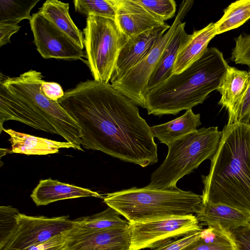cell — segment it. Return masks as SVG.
<instances>
[{
	"label": "cell",
	"instance_id": "cell-1",
	"mask_svg": "<svg viewBox=\"0 0 250 250\" xmlns=\"http://www.w3.org/2000/svg\"><path fill=\"white\" fill-rule=\"evenodd\" d=\"M58 102L81 128L83 148L143 167L157 162L151 127L137 105L111 84L81 82Z\"/></svg>",
	"mask_w": 250,
	"mask_h": 250
},
{
	"label": "cell",
	"instance_id": "cell-2",
	"mask_svg": "<svg viewBox=\"0 0 250 250\" xmlns=\"http://www.w3.org/2000/svg\"><path fill=\"white\" fill-rule=\"evenodd\" d=\"M40 72L30 69L19 76H0V131L5 121H18L36 129L61 136L81 146L82 129L59 104L41 92L43 81Z\"/></svg>",
	"mask_w": 250,
	"mask_h": 250
},
{
	"label": "cell",
	"instance_id": "cell-3",
	"mask_svg": "<svg viewBox=\"0 0 250 250\" xmlns=\"http://www.w3.org/2000/svg\"><path fill=\"white\" fill-rule=\"evenodd\" d=\"M208 175L202 203L226 205L250 214V124L226 125Z\"/></svg>",
	"mask_w": 250,
	"mask_h": 250
},
{
	"label": "cell",
	"instance_id": "cell-4",
	"mask_svg": "<svg viewBox=\"0 0 250 250\" xmlns=\"http://www.w3.org/2000/svg\"><path fill=\"white\" fill-rule=\"evenodd\" d=\"M229 66L222 52L215 47L208 48L183 71L173 74L147 92L145 108L148 114L176 115L202 104L217 89Z\"/></svg>",
	"mask_w": 250,
	"mask_h": 250
},
{
	"label": "cell",
	"instance_id": "cell-5",
	"mask_svg": "<svg viewBox=\"0 0 250 250\" xmlns=\"http://www.w3.org/2000/svg\"><path fill=\"white\" fill-rule=\"evenodd\" d=\"M104 202L129 223H140L182 217L195 213L202 195L177 187L167 189L146 187L107 193Z\"/></svg>",
	"mask_w": 250,
	"mask_h": 250
},
{
	"label": "cell",
	"instance_id": "cell-6",
	"mask_svg": "<svg viewBox=\"0 0 250 250\" xmlns=\"http://www.w3.org/2000/svg\"><path fill=\"white\" fill-rule=\"evenodd\" d=\"M222 135L217 126L203 127L179 138L168 146L167 156L151 174L148 188H176L177 182L216 152Z\"/></svg>",
	"mask_w": 250,
	"mask_h": 250
},
{
	"label": "cell",
	"instance_id": "cell-7",
	"mask_svg": "<svg viewBox=\"0 0 250 250\" xmlns=\"http://www.w3.org/2000/svg\"><path fill=\"white\" fill-rule=\"evenodd\" d=\"M83 33L87 64L94 80L109 83L127 38L115 20L95 15L87 16Z\"/></svg>",
	"mask_w": 250,
	"mask_h": 250
},
{
	"label": "cell",
	"instance_id": "cell-8",
	"mask_svg": "<svg viewBox=\"0 0 250 250\" xmlns=\"http://www.w3.org/2000/svg\"><path fill=\"white\" fill-rule=\"evenodd\" d=\"M193 0L182 1L170 28L153 44L135 65L111 84L136 105L145 108L149 79L157 66L167 44L193 5Z\"/></svg>",
	"mask_w": 250,
	"mask_h": 250
},
{
	"label": "cell",
	"instance_id": "cell-9",
	"mask_svg": "<svg viewBox=\"0 0 250 250\" xmlns=\"http://www.w3.org/2000/svg\"><path fill=\"white\" fill-rule=\"evenodd\" d=\"M69 216L48 217L31 216L19 213L12 233L0 244V250H27L73 228Z\"/></svg>",
	"mask_w": 250,
	"mask_h": 250
},
{
	"label": "cell",
	"instance_id": "cell-10",
	"mask_svg": "<svg viewBox=\"0 0 250 250\" xmlns=\"http://www.w3.org/2000/svg\"><path fill=\"white\" fill-rule=\"evenodd\" d=\"M130 250L155 249L172 238L202 229L195 215L190 214L140 223H129Z\"/></svg>",
	"mask_w": 250,
	"mask_h": 250
},
{
	"label": "cell",
	"instance_id": "cell-11",
	"mask_svg": "<svg viewBox=\"0 0 250 250\" xmlns=\"http://www.w3.org/2000/svg\"><path fill=\"white\" fill-rule=\"evenodd\" d=\"M29 22L37 50L43 58L83 60L86 57L83 49L40 12L32 14Z\"/></svg>",
	"mask_w": 250,
	"mask_h": 250
},
{
	"label": "cell",
	"instance_id": "cell-12",
	"mask_svg": "<svg viewBox=\"0 0 250 250\" xmlns=\"http://www.w3.org/2000/svg\"><path fill=\"white\" fill-rule=\"evenodd\" d=\"M170 27V25L165 23L127 38L119 53L111 82L120 78L138 63Z\"/></svg>",
	"mask_w": 250,
	"mask_h": 250
},
{
	"label": "cell",
	"instance_id": "cell-13",
	"mask_svg": "<svg viewBox=\"0 0 250 250\" xmlns=\"http://www.w3.org/2000/svg\"><path fill=\"white\" fill-rule=\"evenodd\" d=\"M66 248L70 250H130L129 226L88 233H67Z\"/></svg>",
	"mask_w": 250,
	"mask_h": 250
},
{
	"label": "cell",
	"instance_id": "cell-14",
	"mask_svg": "<svg viewBox=\"0 0 250 250\" xmlns=\"http://www.w3.org/2000/svg\"><path fill=\"white\" fill-rule=\"evenodd\" d=\"M116 5L115 21L127 38L165 23L137 0H116Z\"/></svg>",
	"mask_w": 250,
	"mask_h": 250
},
{
	"label": "cell",
	"instance_id": "cell-15",
	"mask_svg": "<svg viewBox=\"0 0 250 250\" xmlns=\"http://www.w3.org/2000/svg\"><path fill=\"white\" fill-rule=\"evenodd\" d=\"M195 214L199 222L208 227L220 226L230 232L250 222V214L221 203L202 202Z\"/></svg>",
	"mask_w": 250,
	"mask_h": 250
},
{
	"label": "cell",
	"instance_id": "cell-16",
	"mask_svg": "<svg viewBox=\"0 0 250 250\" xmlns=\"http://www.w3.org/2000/svg\"><path fill=\"white\" fill-rule=\"evenodd\" d=\"M250 73L229 66L217 91L221 97L218 104L228 112L227 124L235 123L238 106L249 86Z\"/></svg>",
	"mask_w": 250,
	"mask_h": 250
},
{
	"label": "cell",
	"instance_id": "cell-17",
	"mask_svg": "<svg viewBox=\"0 0 250 250\" xmlns=\"http://www.w3.org/2000/svg\"><path fill=\"white\" fill-rule=\"evenodd\" d=\"M30 197L37 206L47 205L62 200L81 197L104 198L97 192L51 178L40 180Z\"/></svg>",
	"mask_w": 250,
	"mask_h": 250
},
{
	"label": "cell",
	"instance_id": "cell-18",
	"mask_svg": "<svg viewBox=\"0 0 250 250\" xmlns=\"http://www.w3.org/2000/svg\"><path fill=\"white\" fill-rule=\"evenodd\" d=\"M10 136L11 152L25 155H45L59 152L61 148H72L75 146L68 142H62L16 131L3 129Z\"/></svg>",
	"mask_w": 250,
	"mask_h": 250
},
{
	"label": "cell",
	"instance_id": "cell-19",
	"mask_svg": "<svg viewBox=\"0 0 250 250\" xmlns=\"http://www.w3.org/2000/svg\"><path fill=\"white\" fill-rule=\"evenodd\" d=\"M215 22H210L203 28L188 35L177 55L173 74L183 71L197 61L206 49L210 41L216 36Z\"/></svg>",
	"mask_w": 250,
	"mask_h": 250
},
{
	"label": "cell",
	"instance_id": "cell-20",
	"mask_svg": "<svg viewBox=\"0 0 250 250\" xmlns=\"http://www.w3.org/2000/svg\"><path fill=\"white\" fill-rule=\"evenodd\" d=\"M186 22H181L167 44L161 59L151 74L147 83V92L167 80L172 74L175 62L188 34L185 30Z\"/></svg>",
	"mask_w": 250,
	"mask_h": 250
},
{
	"label": "cell",
	"instance_id": "cell-21",
	"mask_svg": "<svg viewBox=\"0 0 250 250\" xmlns=\"http://www.w3.org/2000/svg\"><path fill=\"white\" fill-rule=\"evenodd\" d=\"M39 12L83 49V34L71 18L69 13L68 3L57 0H47L43 3Z\"/></svg>",
	"mask_w": 250,
	"mask_h": 250
},
{
	"label": "cell",
	"instance_id": "cell-22",
	"mask_svg": "<svg viewBox=\"0 0 250 250\" xmlns=\"http://www.w3.org/2000/svg\"><path fill=\"white\" fill-rule=\"evenodd\" d=\"M200 114L188 109L181 116L168 122L151 127L154 137L167 146L179 138L197 130L201 125Z\"/></svg>",
	"mask_w": 250,
	"mask_h": 250
},
{
	"label": "cell",
	"instance_id": "cell-23",
	"mask_svg": "<svg viewBox=\"0 0 250 250\" xmlns=\"http://www.w3.org/2000/svg\"><path fill=\"white\" fill-rule=\"evenodd\" d=\"M73 222V228L68 231V234L88 233L129 226L128 221L122 219L119 213L109 207L103 211L78 218Z\"/></svg>",
	"mask_w": 250,
	"mask_h": 250
},
{
	"label": "cell",
	"instance_id": "cell-24",
	"mask_svg": "<svg viewBox=\"0 0 250 250\" xmlns=\"http://www.w3.org/2000/svg\"><path fill=\"white\" fill-rule=\"evenodd\" d=\"M181 250H238L231 232L220 226L203 229L201 237Z\"/></svg>",
	"mask_w": 250,
	"mask_h": 250
},
{
	"label": "cell",
	"instance_id": "cell-25",
	"mask_svg": "<svg viewBox=\"0 0 250 250\" xmlns=\"http://www.w3.org/2000/svg\"><path fill=\"white\" fill-rule=\"evenodd\" d=\"M250 19V0H237L224 10L215 24L216 35L237 28Z\"/></svg>",
	"mask_w": 250,
	"mask_h": 250
},
{
	"label": "cell",
	"instance_id": "cell-26",
	"mask_svg": "<svg viewBox=\"0 0 250 250\" xmlns=\"http://www.w3.org/2000/svg\"><path fill=\"white\" fill-rule=\"evenodd\" d=\"M40 0H0V22L18 24L23 20L30 21V12Z\"/></svg>",
	"mask_w": 250,
	"mask_h": 250
},
{
	"label": "cell",
	"instance_id": "cell-27",
	"mask_svg": "<svg viewBox=\"0 0 250 250\" xmlns=\"http://www.w3.org/2000/svg\"><path fill=\"white\" fill-rule=\"evenodd\" d=\"M75 11L88 16L95 15L115 20L116 14V0H75Z\"/></svg>",
	"mask_w": 250,
	"mask_h": 250
},
{
	"label": "cell",
	"instance_id": "cell-28",
	"mask_svg": "<svg viewBox=\"0 0 250 250\" xmlns=\"http://www.w3.org/2000/svg\"><path fill=\"white\" fill-rule=\"evenodd\" d=\"M137 0L155 17L164 22L175 16L176 3L173 0Z\"/></svg>",
	"mask_w": 250,
	"mask_h": 250
},
{
	"label": "cell",
	"instance_id": "cell-29",
	"mask_svg": "<svg viewBox=\"0 0 250 250\" xmlns=\"http://www.w3.org/2000/svg\"><path fill=\"white\" fill-rule=\"evenodd\" d=\"M235 44L232 50L231 60L236 64L250 67V34H240L234 39Z\"/></svg>",
	"mask_w": 250,
	"mask_h": 250
},
{
	"label": "cell",
	"instance_id": "cell-30",
	"mask_svg": "<svg viewBox=\"0 0 250 250\" xmlns=\"http://www.w3.org/2000/svg\"><path fill=\"white\" fill-rule=\"evenodd\" d=\"M18 210L11 206L0 208V244L12 233L17 224Z\"/></svg>",
	"mask_w": 250,
	"mask_h": 250
},
{
	"label": "cell",
	"instance_id": "cell-31",
	"mask_svg": "<svg viewBox=\"0 0 250 250\" xmlns=\"http://www.w3.org/2000/svg\"><path fill=\"white\" fill-rule=\"evenodd\" d=\"M202 229L193 231L182 236L164 243L154 250H181L197 240L201 236Z\"/></svg>",
	"mask_w": 250,
	"mask_h": 250
},
{
	"label": "cell",
	"instance_id": "cell-32",
	"mask_svg": "<svg viewBox=\"0 0 250 250\" xmlns=\"http://www.w3.org/2000/svg\"><path fill=\"white\" fill-rule=\"evenodd\" d=\"M68 231L57 234L27 250H63L66 246Z\"/></svg>",
	"mask_w": 250,
	"mask_h": 250
},
{
	"label": "cell",
	"instance_id": "cell-33",
	"mask_svg": "<svg viewBox=\"0 0 250 250\" xmlns=\"http://www.w3.org/2000/svg\"><path fill=\"white\" fill-rule=\"evenodd\" d=\"M249 72L250 75V67ZM250 124V76L249 86L237 110L235 122Z\"/></svg>",
	"mask_w": 250,
	"mask_h": 250
},
{
	"label": "cell",
	"instance_id": "cell-34",
	"mask_svg": "<svg viewBox=\"0 0 250 250\" xmlns=\"http://www.w3.org/2000/svg\"><path fill=\"white\" fill-rule=\"evenodd\" d=\"M40 90L44 96L52 101L58 102L64 94L61 86L55 82L43 81Z\"/></svg>",
	"mask_w": 250,
	"mask_h": 250
},
{
	"label": "cell",
	"instance_id": "cell-35",
	"mask_svg": "<svg viewBox=\"0 0 250 250\" xmlns=\"http://www.w3.org/2000/svg\"><path fill=\"white\" fill-rule=\"evenodd\" d=\"M238 250H250V228H239L231 232Z\"/></svg>",
	"mask_w": 250,
	"mask_h": 250
},
{
	"label": "cell",
	"instance_id": "cell-36",
	"mask_svg": "<svg viewBox=\"0 0 250 250\" xmlns=\"http://www.w3.org/2000/svg\"><path fill=\"white\" fill-rule=\"evenodd\" d=\"M20 28L18 24L0 22V46L10 42L11 37L18 32Z\"/></svg>",
	"mask_w": 250,
	"mask_h": 250
},
{
	"label": "cell",
	"instance_id": "cell-37",
	"mask_svg": "<svg viewBox=\"0 0 250 250\" xmlns=\"http://www.w3.org/2000/svg\"><path fill=\"white\" fill-rule=\"evenodd\" d=\"M63 250H69V249H67V248H66V247H65V248Z\"/></svg>",
	"mask_w": 250,
	"mask_h": 250
},
{
	"label": "cell",
	"instance_id": "cell-38",
	"mask_svg": "<svg viewBox=\"0 0 250 250\" xmlns=\"http://www.w3.org/2000/svg\"><path fill=\"white\" fill-rule=\"evenodd\" d=\"M248 227H249V228H250V223H249V225L248 226Z\"/></svg>",
	"mask_w": 250,
	"mask_h": 250
}]
</instances>
